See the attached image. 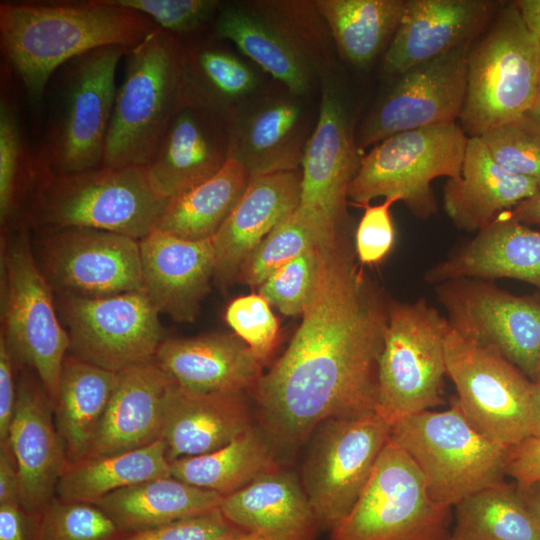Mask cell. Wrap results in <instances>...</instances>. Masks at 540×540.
<instances>
[{
    "label": "cell",
    "instance_id": "94428289",
    "mask_svg": "<svg viewBox=\"0 0 540 540\" xmlns=\"http://www.w3.org/2000/svg\"><path fill=\"white\" fill-rule=\"evenodd\" d=\"M533 382H540V362H539V365L537 367Z\"/></svg>",
    "mask_w": 540,
    "mask_h": 540
},
{
    "label": "cell",
    "instance_id": "d6986e66",
    "mask_svg": "<svg viewBox=\"0 0 540 540\" xmlns=\"http://www.w3.org/2000/svg\"><path fill=\"white\" fill-rule=\"evenodd\" d=\"M53 415L42 383L32 370L22 368L9 444L17 466L19 504L35 514H41L56 497L57 484L68 465Z\"/></svg>",
    "mask_w": 540,
    "mask_h": 540
},
{
    "label": "cell",
    "instance_id": "2e32d148",
    "mask_svg": "<svg viewBox=\"0 0 540 540\" xmlns=\"http://www.w3.org/2000/svg\"><path fill=\"white\" fill-rule=\"evenodd\" d=\"M39 229L38 264L59 294L105 297L143 291L139 240L85 227Z\"/></svg>",
    "mask_w": 540,
    "mask_h": 540
},
{
    "label": "cell",
    "instance_id": "7dc6e473",
    "mask_svg": "<svg viewBox=\"0 0 540 540\" xmlns=\"http://www.w3.org/2000/svg\"><path fill=\"white\" fill-rule=\"evenodd\" d=\"M398 200L385 198L379 205H364L355 234V249L363 264H376L390 253L395 241L391 207Z\"/></svg>",
    "mask_w": 540,
    "mask_h": 540
},
{
    "label": "cell",
    "instance_id": "ee69618b",
    "mask_svg": "<svg viewBox=\"0 0 540 540\" xmlns=\"http://www.w3.org/2000/svg\"><path fill=\"white\" fill-rule=\"evenodd\" d=\"M317 247L279 268L259 286V294L282 314L295 316L303 313L314 288L318 266Z\"/></svg>",
    "mask_w": 540,
    "mask_h": 540
},
{
    "label": "cell",
    "instance_id": "e0dca14e",
    "mask_svg": "<svg viewBox=\"0 0 540 540\" xmlns=\"http://www.w3.org/2000/svg\"><path fill=\"white\" fill-rule=\"evenodd\" d=\"M473 42L398 75L389 93L361 124L360 151L387 137L459 120L467 85V57Z\"/></svg>",
    "mask_w": 540,
    "mask_h": 540
},
{
    "label": "cell",
    "instance_id": "60d3db41",
    "mask_svg": "<svg viewBox=\"0 0 540 540\" xmlns=\"http://www.w3.org/2000/svg\"><path fill=\"white\" fill-rule=\"evenodd\" d=\"M37 152L24 138L16 108L4 92L0 100V221L6 226L16 214L23 185L35 184Z\"/></svg>",
    "mask_w": 540,
    "mask_h": 540
},
{
    "label": "cell",
    "instance_id": "8992f818",
    "mask_svg": "<svg viewBox=\"0 0 540 540\" xmlns=\"http://www.w3.org/2000/svg\"><path fill=\"white\" fill-rule=\"evenodd\" d=\"M52 290L33 253L27 230L22 227L2 238L1 336L16 367L36 374L54 410L70 339L58 318Z\"/></svg>",
    "mask_w": 540,
    "mask_h": 540
},
{
    "label": "cell",
    "instance_id": "ba28073f",
    "mask_svg": "<svg viewBox=\"0 0 540 540\" xmlns=\"http://www.w3.org/2000/svg\"><path fill=\"white\" fill-rule=\"evenodd\" d=\"M451 326L426 299L389 301L375 413L391 428L442 403Z\"/></svg>",
    "mask_w": 540,
    "mask_h": 540
},
{
    "label": "cell",
    "instance_id": "7402d4cb",
    "mask_svg": "<svg viewBox=\"0 0 540 540\" xmlns=\"http://www.w3.org/2000/svg\"><path fill=\"white\" fill-rule=\"evenodd\" d=\"M228 158L226 118L186 105L169 123L147 170L155 190L170 200L214 176Z\"/></svg>",
    "mask_w": 540,
    "mask_h": 540
},
{
    "label": "cell",
    "instance_id": "ffe728a7",
    "mask_svg": "<svg viewBox=\"0 0 540 540\" xmlns=\"http://www.w3.org/2000/svg\"><path fill=\"white\" fill-rule=\"evenodd\" d=\"M503 3L494 0H405L399 25L384 54V71L398 76L473 42L488 27Z\"/></svg>",
    "mask_w": 540,
    "mask_h": 540
},
{
    "label": "cell",
    "instance_id": "db71d44e",
    "mask_svg": "<svg viewBox=\"0 0 540 540\" xmlns=\"http://www.w3.org/2000/svg\"><path fill=\"white\" fill-rule=\"evenodd\" d=\"M503 213L525 225L540 226V192L534 197L521 202L513 209Z\"/></svg>",
    "mask_w": 540,
    "mask_h": 540
},
{
    "label": "cell",
    "instance_id": "484cf974",
    "mask_svg": "<svg viewBox=\"0 0 540 540\" xmlns=\"http://www.w3.org/2000/svg\"><path fill=\"white\" fill-rule=\"evenodd\" d=\"M460 278L515 279L540 290V231L499 214L425 274L435 286Z\"/></svg>",
    "mask_w": 540,
    "mask_h": 540
},
{
    "label": "cell",
    "instance_id": "ab89813d",
    "mask_svg": "<svg viewBox=\"0 0 540 540\" xmlns=\"http://www.w3.org/2000/svg\"><path fill=\"white\" fill-rule=\"evenodd\" d=\"M340 233V229L298 205L249 254L236 282L259 288L279 268Z\"/></svg>",
    "mask_w": 540,
    "mask_h": 540
},
{
    "label": "cell",
    "instance_id": "f546056e",
    "mask_svg": "<svg viewBox=\"0 0 540 540\" xmlns=\"http://www.w3.org/2000/svg\"><path fill=\"white\" fill-rule=\"evenodd\" d=\"M219 510L236 528L266 540H315L321 529L304 488L280 469L225 496Z\"/></svg>",
    "mask_w": 540,
    "mask_h": 540
},
{
    "label": "cell",
    "instance_id": "f1b7e54d",
    "mask_svg": "<svg viewBox=\"0 0 540 540\" xmlns=\"http://www.w3.org/2000/svg\"><path fill=\"white\" fill-rule=\"evenodd\" d=\"M540 192L531 179L515 175L489 154L479 137H469L459 177L447 180L443 206L460 230L478 232L495 218Z\"/></svg>",
    "mask_w": 540,
    "mask_h": 540
},
{
    "label": "cell",
    "instance_id": "c3c4849f",
    "mask_svg": "<svg viewBox=\"0 0 540 540\" xmlns=\"http://www.w3.org/2000/svg\"><path fill=\"white\" fill-rule=\"evenodd\" d=\"M235 529L218 509L149 530L124 534L120 540H218Z\"/></svg>",
    "mask_w": 540,
    "mask_h": 540
},
{
    "label": "cell",
    "instance_id": "11a10c76",
    "mask_svg": "<svg viewBox=\"0 0 540 540\" xmlns=\"http://www.w3.org/2000/svg\"><path fill=\"white\" fill-rule=\"evenodd\" d=\"M524 23L540 41V0H515Z\"/></svg>",
    "mask_w": 540,
    "mask_h": 540
},
{
    "label": "cell",
    "instance_id": "d590c367",
    "mask_svg": "<svg viewBox=\"0 0 540 540\" xmlns=\"http://www.w3.org/2000/svg\"><path fill=\"white\" fill-rule=\"evenodd\" d=\"M277 469L267 442L253 427L217 450L170 462L171 476L223 497Z\"/></svg>",
    "mask_w": 540,
    "mask_h": 540
},
{
    "label": "cell",
    "instance_id": "3957f363",
    "mask_svg": "<svg viewBox=\"0 0 540 540\" xmlns=\"http://www.w3.org/2000/svg\"><path fill=\"white\" fill-rule=\"evenodd\" d=\"M34 187L27 213L32 226L93 228L136 240L156 228L169 202L153 187L147 166H100L59 175L38 159Z\"/></svg>",
    "mask_w": 540,
    "mask_h": 540
},
{
    "label": "cell",
    "instance_id": "4dcf8cb0",
    "mask_svg": "<svg viewBox=\"0 0 540 540\" xmlns=\"http://www.w3.org/2000/svg\"><path fill=\"white\" fill-rule=\"evenodd\" d=\"M223 498L169 475L117 490L95 505L129 534L218 510Z\"/></svg>",
    "mask_w": 540,
    "mask_h": 540
},
{
    "label": "cell",
    "instance_id": "d6a6232c",
    "mask_svg": "<svg viewBox=\"0 0 540 540\" xmlns=\"http://www.w3.org/2000/svg\"><path fill=\"white\" fill-rule=\"evenodd\" d=\"M216 35L236 47L289 92L301 96L310 86L308 62L300 49L264 17L236 7H226L215 18Z\"/></svg>",
    "mask_w": 540,
    "mask_h": 540
},
{
    "label": "cell",
    "instance_id": "52a82bcc",
    "mask_svg": "<svg viewBox=\"0 0 540 540\" xmlns=\"http://www.w3.org/2000/svg\"><path fill=\"white\" fill-rule=\"evenodd\" d=\"M128 48L107 46L64 64L57 77L54 111L40 163L54 174L102 166L117 92L115 73Z\"/></svg>",
    "mask_w": 540,
    "mask_h": 540
},
{
    "label": "cell",
    "instance_id": "f6af8a7d",
    "mask_svg": "<svg viewBox=\"0 0 540 540\" xmlns=\"http://www.w3.org/2000/svg\"><path fill=\"white\" fill-rule=\"evenodd\" d=\"M225 320L261 360L271 354L277 343L279 322L263 296L250 294L235 298L226 308Z\"/></svg>",
    "mask_w": 540,
    "mask_h": 540
},
{
    "label": "cell",
    "instance_id": "f907efd6",
    "mask_svg": "<svg viewBox=\"0 0 540 540\" xmlns=\"http://www.w3.org/2000/svg\"><path fill=\"white\" fill-rule=\"evenodd\" d=\"M15 368L9 348L0 335V443L9 441L17 395Z\"/></svg>",
    "mask_w": 540,
    "mask_h": 540
},
{
    "label": "cell",
    "instance_id": "836d02e7",
    "mask_svg": "<svg viewBox=\"0 0 540 540\" xmlns=\"http://www.w3.org/2000/svg\"><path fill=\"white\" fill-rule=\"evenodd\" d=\"M251 175L228 158L211 178L169 200L156 228L186 240L212 239L245 191Z\"/></svg>",
    "mask_w": 540,
    "mask_h": 540
},
{
    "label": "cell",
    "instance_id": "7bdbcfd3",
    "mask_svg": "<svg viewBox=\"0 0 540 540\" xmlns=\"http://www.w3.org/2000/svg\"><path fill=\"white\" fill-rule=\"evenodd\" d=\"M478 137L497 164L515 175L533 180L540 187V133L523 117Z\"/></svg>",
    "mask_w": 540,
    "mask_h": 540
},
{
    "label": "cell",
    "instance_id": "30bf717a",
    "mask_svg": "<svg viewBox=\"0 0 540 540\" xmlns=\"http://www.w3.org/2000/svg\"><path fill=\"white\" fill-rule=\"evenodd\" d=\"M468 139L457 123L391 135L362 156L348 199L364 206L378 197L396 198L428 219L437 212L431 184L460 176Z\"/></svg>",
    "mask_w": 540,
    "mask_h": 540
},
{
    "label": "cell",
    "instance_id": "7c38bea8",
    "mask_svg": "<svg viewBox=\"0 0 540 540\" xmlns=\"http://www.w3.org/2000/svg\"><path fill=\"white\" fill-rule=\"evenodd\" d=\"M445 361L456 401L481 434L505 449L531 436L532 381L520 369L452 328Z\"/></svg>",
    "mask_w": 540,
    "mask_h": 540
},
{
    "label": "cell",
    "instance_id": "f5cc1de1",
    "mask_svg": "<svg viewBox=\"0 0 540 540\" xmlns=\"http://www.w3.org/2000/svg\"><path fill=\"white\" fill-rule=\"evenodd\" d=\"M19 503L17 466L9 441L0 443V505Z\"/></svg>",
    "mask_w": 540,
    "mask_h": 540
},
{
    "label": "cell",
    "instance_id": "83f0119b",
    "mask_svg": "<svg viewBox=\"0 0 540 540\" xmlns=\"http://www.w3.org/2000/svg\"><path fill=\"white\" fill-rule=\"evenodd\" d=\"M164 413L161 439L169 462L217 450L252 427L243 393L197 392L173 380Z\"/></svg>",
    "mask_w": 540,
    "mask_h": 540
},
{
    "label": "cell",
    "instance_id": "91938a15",
    "mask_svg": "<svg viewBox=\"0 0 540 540\" xmlns=\"http://www.w3.org/2000/svg\"><path fill=\"white\" fill-rule=\"evenodd\" d=\"M218 540H266L265 538L248 531L235 529L233 532L219 538Z\"/></svg>",
    "mask_w": 540,
    "mask_h": 540
},
{
    "label": "cell",
    "instance_id": "277c9868",
    "mask_svg": "<svg viewBox=\"0 0 540 540\" xmlns=\"http://www.w3.org/2000/svg\"><path fill=\"white\" fill-rule=\"evenodd\" d=\"M186 105L184 47L156 27L127 50L102 166H147L169 123Z\"/></svg>",
    "mask_w": 540,
    "mask_h": 540
},
{
    "label": "cell",
    "instance_id": "9f6ffc18",
    "mask_svg": "<svg viewBox=\"0 0 540 540\" xmlns=\"http://www.w3.org/2000/svg\"><path fill=\"white\" fill-rule=\"evenodd\" d=\"M518 492L525 505L540 526V482L518 487Z\"/></svg>",
    "mask_w": 540,
    "mask_h": 540
},
{
    "label": "cell",
    "instance_id": "f35d334b",
    "mask_svg": "<svg viewBox=\"0 0 540 540\" xmlns=\"http://www.w3.org/2000/svg\"><path fill=\"white\" fill-rule=\"evenodd\" d=\"M184 85L188 105L206 108L226 118L231 105L256 88L257 77L234 54L202 44L184 47Z\"/></svg>",
    "mask_w": 540,
    "mask_h": 540
},
{
    "label": "cell",
    "instance_id": "1f68e13d",
    "mask_svg": "<svg viewBox=\"0 0 540 540\" xmlns=\"http://www.w3.org/2000/svg\"><path fill=\"white\" fill-rule=\"evenodd\" d=\"M117 379L116 372L66 355L54 418L68 464L86 456Z\"/></svg>",
    "mask_w": 540,
    "mask_h": 540
},
{
    "label": "cell",
    "instance_id": "9a60e30c",
    "mask_svg": "<svg viewBox=\"0 0 540 540\" xmlns=\"http://www.w3.org/2000/svg\"><path fill=\"white\" fill-rule=\"evenodd\" d=\"M435 288L453 330L500 353L533 381L540 362V300L474 278Z\"/></svg>",
    "mask_w": 540,
    "mask_h": 540
},
{
    "label": "cell",
    "instance_id": "8fae6325",
    "mask_svg": "<svg viewBox=\"0 0 540 540\" xmlns=\"http://www.w3.org/2000/svg\"><path fill=\"white\" fill-rule=\"evenodd\" d=\"M452 507L435 502L411 457L390 437L361 496L331 540H449Z\"/></svg>",
    "mask_w": 540,
    "mask_h": 540
},
{
    "label": "cell",
    "instance_id": "9c48e42d",
    "mask_svg": "<svg viewBox=\"0 0 540 540\" xmlns=\"http://www.w3.org/2000/svg\"><path fill=\"white\" fill-rule=\"evenodd\" d=\"M391 439L414 461L430 497L454 507L504 481L506 449L481 434L456 399L444 411H423L391 428Z\"/></svg>",
    "mask_w": 540,
    "mask_h": 540
},
{
    "label": "cell",
    "instance_id": "bcb514c9",
    "mask_svg": "<svg viewBox=\"0 0 540 540\" xmlns=\"http://www.w3.org/2000/svg\"><path fill=\"white\" fill-rule=\"evenodd\" d=\"M122 7L147 16L164 31L188 34L201 28L219 9L215 0H113Z\"/></svg>",
    "mask_w": 540,
    "mask_h": 540
},
{
    "label": "cell",
    "instance_id": "ac0fdd59",
    "mask_svg": "<svg viewBox=\"0 0 540 540\" xmlns=\"http://www.w3.org/2000/svg\"><path fill=\"white\" fill-rule=\"evenodd\" d=\"M362 156L341 92L334 83L323 79L317 122L301 164L299 206L340 229L346 215L348 188Z\"/></svg>",
    "mask_w": 540,
    "mask_h": 540
},
{
    "label": "cell",
    "instance_id": "74e56055",
    "mask_svg": "<svg viewBox=\"0 0 540 540\" xmlns=\"http://www.w3.org/2000/svg\"><path fill=\"white\" fill-rule=\"evenodd\" d=\"M454 509L449 540H540V526L517 487L504 481L469 495Z\"/></svg>",
    "mask_w": 540,
    "mask_h": 540
},
{
    "label": "cell",
    "instance_id": "4fadbf2b",
    "mask_svg": "<svg viewBox=\"0 0 540 540\" xmlns=\"http://www.w3.org/2000/svg\"><path fill=\"white\" fill-rule=\"evenodd\" d=\"M303 469V488L321 529L331 531L364 491L391 427L375 412L323 422Z\"/></svg>",
    "mask_w": 540,
    "mask_h": 540
},
{
    "label": "cell",
    "instance_id": "680465c9",
    "mask_svg": "<svg viewBox=\"0 0 540 540\" xmlns=\"http://www.w3.org/2000/svg\"><path fill=\"white\" fill-rule=\"evenodd\" d=\"M523 118L533 129L540 133V81L534 100Z\"/></svg>",
    "mask_w": 540,
    "mask_h": 540
},
{
    "label": "cell",
    "instance_id": "d4e9b609",
    "mask_svg": "<svg viewBox=\"0 0 540 540\" xmlns=\"http://www.w3.org/2000/svg\"><path fill=\"white\" fill-rule=\"evenodd\" d=\"M229 158L239 161L251 177L296 170L302 164L308 116L293 97L263 100L226 117Z\"/></svg>",
    "mask_w": 540,
    "mask_h": 540
},
{
    "label": "cell",
    "instance_id": "816d5d0a",
    "mask_svg": "<svg viewBox=\"0 0 540 540\" xmlns=\"http://www.w3.org/2000/svg\"><path fill=\"white\" fill-rule=\"evenodd\" d=\"M41 514L25 510L18 502L0 505V540H40Z\"/></svg>",
    "mask_w": 540,
    "mask_h": 540
},
{
    "label": "cell",
    "instance_id": "5bb4252c",
    "mask_svg": "<svg viewBox=\"0 0 540 540\" xmlns=\"http://www.w3.org/2000/svg\"><path fill=\"white\" fill-rule=\"evenodd\" d=\"M69 353L120 372L155 359L163 342L159 312L143 291L105 297L59 294Z\"/></svg>",
    "mask_w": 540,
    "mask_h": 540
},
{
    "label": "cell",
    "instance_id": "8d00e7d4",
    "mask_svg": "<svg viewBox=\"0 0 540 540\" xmlns=\"http://www.w3.org/2000/svg\"><path fill=\"white\" fill-rule=\"evenodd\" d=\"M405 0H318L340 55L356 67L369 66L390 43Z\"/></svg>",
    "mask_w": 540,
    "mask_h": 540
},
{
    "label": "cell",
    "instance_id": "6da1fadb",
    "mask_svg": "<svg viewBox=\"0 0 540 540\" xmlns=\"http://www.w3.org/2000/svg\"><path fill=\"white\" fill-rule=\"evenodd\" d=\"M314 288L283 355L256 384L277 443H302L323 422L374 413L388 304L357 269L342 233L317 247Z\"/></svg>",
    "mask_w": 540,
    "mask_h": 540
},
{
    "label": "cell",
    "instance_id": "7a4b0ae2",
    "mask_svg": "<svg viewBox=\"0 0 540 540\" xmlns=\"http://www.w3.org/2000/svg\"><path fill=\"white\" fill-rule=\"evenodd\" d=\"M157 26L113 0L1 1L0 47L31 105L68 61L107 46L132 48Z\"/></svg>",
    "mask_w": 540,
    "mask_h": 540
},
{
    "label": "cell",
    "instance_id": "44dd1931",
    "mask_svg": "<svg viewBox=\"0 0 540 540\" xmlns=\"http://www.w3.org/2000/svg\"><path fill=\"white\" fill-rule=\"evenodd\" d=\"M139 245L143 292L159 314L193 321L214 279L212 239L186 240L155 228Z\"/></svg>",
    "mask_w": 540,
    "mask_h": 540
},
{
    "label": "cell",
    "instance_id": "681fc988",
    "mask_svg": "<svg viewBox=\"0 0 540 540\" xmlns=\"http://www.w3.org/2000/svg\"><path fill=\"white\" fill-rule=\"evenodd\" d=\"M505 473L518 487L540 482V439L529 436L507 448Z\"/></svg>",
    "mask_w": 540,
    "mask_h": 540
},
{
    "label": "cell",
    "instance_id": "603a6c76",
    "mask_svg": "<svg viewBox=\"0 0 540 540\" xmlns=\"http://www.w3.org/2000/svg\"><path fill=\"white\" fill-rule=\"evenodd\" d=\"M301 172L253 176L232 212L212 238L214 280L221 288L236 282L239 270L255 247L299 205Z\"/></svg>",
    "mask_w": 540,
    "mask_h": 540
},
{
    "label": "cell",
    "instance_id": "cb8c5ba5",
    "mask_svg": "<svg viewBox=\"0 0 540 540\" xmlns=\"http://www.w3.org/2000/svg\"><path fill=\"white\" fill-rule=\"evenodd\" d=\"M171 381L155 359L118 372L117 383L84 458L117 455L160 440Z\"/></svg>",
    "mask_w": 540,
    "mask_h": 540
},
{
    "label": "cell",
    "instance_id": "e575fe53",
    "mask_svg": "<svg viewBox=\"0 0 540 540\" xmlns=\"http://www.w3.org/2000/svg\"><path fill=\"white\" fill-rule=\"evenodd\" d=\"M169 475L170 462L160 439L129 452L86 457L68 464L57 484L56 497L67 502L96 504L117 490Z\"/></svg>",
    "mask_w": 540,
    "mask_h": 540
},
{
    "label": "cell",
    "instance_id": "4316f807",
    "mask_svg": "<svg viewBox=\"0 0 540 540\" xmlns=\"http://www.w3.org/2000/svg\"><path fill=\"white\" fill-rule=\"evenodd\" d=\"M155 360L175 383L197 392L244 394L263 374V360L236 335L164 339Z\"/></svg>",
    "mask_w": 540,
    "mask_h": 540
},
{
    "label": "cell",
    "instance_id": "5b68a950",
    "mask_svg": "<svg viewBox=\"0 0 540 540\" xmlns=\"http://www.w3.org/2000/svg\"><path fill=\"white\" fill-rule=\"evenodd\" d=\"M540 81V41L513 1L504 2L467 57L459 126L468 137L516 121L531 106Z\"/></svg>",
    "mask_w": 540,
    "mask_h": 540
},
{
    "label": "cell",
    "instance_id": "b9f144b4",
    "mask_svg": "<svg viewBox=\"0 0 540 540\" xmlns=\"http://www.w3.org/2000/svg\"><path fill=\"white\" fill-rule=\"evenodd\" d=\"M123 535L95 504L55 497L41 513L40 540H120Z\"/></svg>",
    "mask_w": 540,
    "mask_h": 540
},
{
    "label": "cell",
    "instance_id": "6f0895ef",
    "mask_svg": "<svg viewBox=\"0 0 540 540\" xmlns=\"http://www.w3.org/2000/svg\"><path fill=\"white\" fill-rule=\"evenodd\" d=\"M531 436L540 439V382L531 387Z\"/></svg>",
    "mask_w": 540,
    "mask_h": 540
}]
</instances>
